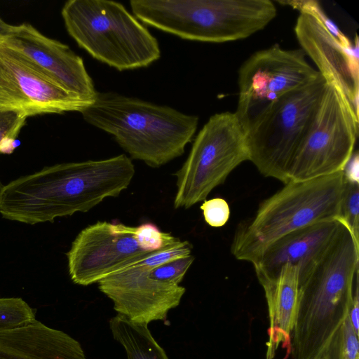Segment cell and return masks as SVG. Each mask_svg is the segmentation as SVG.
Masks as SVG:
<instances>
[{
    "label": "cell",
    "mask_w": 359,
    "mask_h": 359,
    "mask_svg": "<svg viewBox=\"0 0 359 359\" xmlns=\"http://www.w3.org/2000/svg\"><path fill=\"white\" fill-rule=\"evenodd\" d=\"M81 114L111 135L130 158L152 168L182 155L198 123L197 116L114 92H97Z\"/></svg>",
    "instance_id": "3957f363"
},
{
    "label": "cell",
    "mask_w": 359,
    "mask_h": 359,
    "mask_svg": "<svg viewBox=\"0 0 359 359\" xmlns=\"http://www.w3.org/2000/svg\"><path fill=\"white\" fill-rule=\"evenodd\" d=\"M34 320V309L22 298H0V327L25 324Z\"/></svg>",
    "instance_id": "7402d4cb"
},
{
    "label": "cell",
    "mask_w": 359,
    "mask_h": 359,
    "mask_svg": "<svg viewBox=\"0 0 359 359\" xmlns=\"http://www.w3.org/2000/svg\"><path fill=\"white\" fill-rule=\"evenodd\" d=\"M341 221H323L293 231L274 241L252 263L259 281L275 276L286 264L299 268V277L310 270L337 232Z\"/></svg>",
    "instance_id": "2e32d148"
},
{
    "label": "cell",
    "mask_w": 359,
    "mask_h": 359,
    "mask_svg": "<svg viewBox=\"0 0 359 359\" xmlns=\"http://www.w3.org/2000/svg\"><path fill=\"white\" fill-rule=\"evenodd\" d=\"M16 25H12L5 22L0 16V39L11 36L16 29Z\"/></svg>",
    "instance_id": "f546056e"
},
{
    "label": "cell",
    "mask_w": 359,
    "mask_h": 359,
    "mask_svg": "<svg viewBox=\"0 0 359 359\" xmlns=\"http://www.w3.org/2000/svg\"><path fill=\"white\" fill-rule=\"evenodd\" d=\"M344 178L348 181L359 182L358 180V155L353 154L344 170Z\"/></svg>",
    "instance_id": "f1b7e54d"
},
{
    "label": "cell",
    "mask_w": 359,
    "mask_h": 359,
    "mask_svg": "<svg viewBox=\"0 0 359 359\" xmlns=\"http://www.w3.org/2000/svg\"><path fill=\"white\" fill-rule=\"evenodd\" d=\"M302 50L315 62L327 81L340 90L359 118L358 39L355 47L343 46L314 17L301 13L294 27Z\"/></svg>",
    "instance_id": "9a60e30c"
},
{
    "label": "cell",
    "mask_w": 359,
    "mask_h": 359,
    "mask_svg": "<svg viewBox=\"0 0 359 359\" xmlns=\"http://www.w3.org/2000/svg\"><path fill=\"white\" fill-rule=\"evenodd\" d=\"M27 117L12 109L0 107V153L13 151L16 138Z\"/></svg>",
    "instance_id": "cb8c5ba5"
},
{
    "label": "cell",
    "mask_w": 359,
    "mask_h": 359,
    "mask_svg": "<svg viewBox=\"0 0 359 359\" xmlns=\"http://www.w3.org/2000/svg\"><path fill=\"white\" fill-rule=\"evenodd\" d=\"M327 85L320 73L277 100L247 127L249 161L264 177L288 182L289 169Z\"/></svg>",
    "instance_id": "52a82bcc"
},
{
    "label": "cell",
    "mask_w": 359,
    "mask_h": 359,
    "mask_svg": "<svg viewBox=\"0 0 359 359\" xmlns=\"http://www.w3.org/2000/svg\"><path fill=\"white\" fill-rule=\"evenodd\" d=\"M194 261L191 255L179 258L151 269V276L159 280L180 285Z\"/></svg>",
    "instance_id": "484cf974"
},
{
    "label": "cell",
    "mask_w": 359,
    "mask_h": 359,
    "mask_svg": "<svg viewBox=\"0 0 359 359\" xmlns=\"http://www.w3.org/2000/svg\"><path fill=\"white\" fill-rule=\"evenodd\" d=\"M302 50H285L275 44L257 51L241 66L239 97L234 112L245 129L271 104L286 93L316 79L320 72L311 66Z\"/></svg>",
    "instance_id": "30bf717a"
},
{
    "label": "cell",
    "mask_w": 359,
    "mask_h": 359,
    "mask_svg": "<svg viewBox=\"0 0 359 359\" xmlns=\"http://www.w3.org/2000/svg\"><path fill=\"white\" fill-rule=\"evenodd\" d=\"M279 4H287L295 9L300 11L301 13L309 14L314 17L327 29L343 46L351 47L353 45L339 29L326 16L318 3L316 1H278Z\"/></svg>",
    "instance_id": "d4e9b609"
},
{
    "label": "cell",
    "mask_w": 359,
    "mask_h": 359,
    "mask_svg": "<svg viewBox=\"0 0 359 359\" xmlns=\"http://www.w3.org/2000/svg\"><path fill=\"white\" fill-rule=\"evenodd\" d=\"M344 184L343 171L286 183L237 228L231 246L232 255L252 264L280 237L313 224L338 219Z\"/></svg>",
    "instance_id": "277c9868"
},
{
    "label": "cell",
    "mask_w": 359,
    "mask_h": 359,
    "mask_svg": "<svg viewBox=\"0 0 359 359\" xmlns=\"http://www.w3.org/2000/svg\"><path fill=\"white\" fill-rule=\"evenodd\" d=\"M320 359H359L358 335L348 316L333 334Z\"/></svg>",
    "instance_id": "ffe728a7"
},
{
    "label": "cell",
    "mask_w": 359,
    "mask_h": 359,
    "mask_svg": "<svg viewBox=\"0 0 359 359\" xmlns=\"http://www.w3.org/2000/svg\"><path fill=\"white\" fill-rule=\"evenodd\" d=\"M249 161L245 129L235 113L212 116L200 130L176 176L173 205L187 209L204 201L238 165Z\"/></svg>",
    "instance_id": "ba28073f"
},
{
    "label": "cell",
    "mask_w": 359,
    "mask_h": 359,
    "mask_svg": "<svg viewBox=\"0 0 359 359\" xmlns=\"http://www.w3.org/2000/svg\"><path fill=\"white\" fill-rule=\"evenodd\" d=\"M134 237L140 247L147 252L162 250L180 241V238L170 233L161 231L150 222L135 226Z\"/></svg>",
    "instance_id": "603a6c76"
},
{
    "label": "cell",
    "mask_w": 359,
    "mask_h": 359,
    "mask_svg": "<svg viewBox=\"0 0 359 359\" xmlns=\"http://www.w3.org/2000/svg\"><path fill=\"white\" fill-rule=\"evenodd\" d=\"M109 328L114 339L123 346L128 359H168L147 325L133 323L117 314L110 319Z\"/></svg>",
    "instance_id": "d6986e66"
},
{
    "label": "cell",
    "mask_w": 359,
    "mask_h": 359,
    "mask_svg": "<svg viewBox=\"0 0 359 359\" xmlns=\"http://www.w3.org/2000/svg\"><path fill=\"white\" fill-rule=\"evenodd\" d=\"M1 39L67 91L93 101L97 93L93 81L83 59L68 46L47 37L28 23L17 25L13 34Z\"/></svg>",
    "instance_id": "5bb4252c"
},
{
    "label": "cell",
    "mask_w": 359,
    "mask_h": 359,
    "mask_svg": "<svg viewBox=\"0 0 359 359\" xmlns=\"http://www.w3.org/2000/svg\"><path fill=\"white\" fill-rule=\"evenodd\" d=\"M61 14L79 47L118 71L146 67L161 57L157 39L118 2L69 0Z\"/></svg>",
    "instance_id": "8992f818"
},
{
    "label": "cell",
    "mask_w": 359,
    "mask_h": 359,
    "mask_svg": "<svg viewBox=\"0 0 359 359\" xmlns=\"http://www.w3.org/2000/svg\"><path fill=\"white\" fill-rule=\"evenodd\" d=\"M358 266L359 243L341 221L329 245L299 278L298 304L290 341L293 359H320L333 334L348 316L358 285Z\"/></svg>",
    "instance_id": "7a4b0ae2"
},
{
    "label": "cell",
    "mask_w": 359,
    "mask_h": 359,
    "mask_svg": "<svg viewBox=\"0 0 359 359\" xmlns=\"http://www.w3.org/2000/svg\"><path fill=\"white\" fill-rule=\"evenodd\" d=\"M0 359H87L78 341L38 320L0 327Z\"/></svg>",
    "instance_id": "e0dca14e"
},
{
    "label": "cell",
    "mask_w": 359,
    "mask_h": 359,
    "mask_svg": "<svg viewBox=\"0 0 359 359\" xmlns=\"http://www.w3.org/2000/svg\"><path fill=\"white\" fill-rule=\"evenodd\" d=\"M141 260L118 269L97 283L100 290L112 301L118 314L133 323L148 325L154 320H165L168 311L180 304L186 290L180 285L153 278L150 274L153 268Z\"/></svg>",
    "instance_id": "4fadbf2b"
},
{
    "label": "cell",
    "mask_w": 359,
    "mask_h": 359,
    "mask_svg": "<svg viewBox=\"0 0 359 359\" xmlns=\"http://www.w3.org/2000/svg\"><path fill=\"white\" fill-rule=\"evenodd\" d=\"M299 266L285 264L273 277L259 281L266 300L269 327L266 359H273L281 344L290 346L299 295Z\"/></svg>",
    "instance_id": "ac0fdd59"
},
{
    "label": "cell",
    "mask_w": 359,
    "mask_h": 359,
    "mask_svg": "<svg viewBox=\"0 0 359 359\" xmlns=\"http://www.w3.org/2000/svg\"><path fill=\"white\" fill-rule=\"evenodd\" d=\"M358 213L359 182L348 181L344 178L338 219L346 224L358 243H359Z\"/></svg>",
    "instance_id": "44dd1931"
},
{
    "label": "cell",
    "mask_w": 359,
    "mask_h": 359,
    "mask_svg": "<svg viewBox=\"0 0 359 359\" xmlns=\"http://www.w3.org/2000/svg\"><path fill=\"white\" fill-rule=\"evenodd\" d=\"M134 175L132 160L125 154L45 167L4 186L0 213L27 224L53 222L88 212L107 197H117Z\"/></svg>",
    "instance_id": "6da1fadb"
},
{
    "label": "cell",
    "mask_w": 359,
    "mask_h": 359,
    "mask_svg": "<svg viewBox=\"0 0 359 359\" xmlns=\"http://www.w3.org/2000/svg\"><path fill=\"white\" fill-rule=\"evenodd\" d=\"M348 317L352 324V326L357 335L359 336V294H358V285H357L350 308Z\"/></svg>",
    "instance_id": "83f0119b"
},
{
    "label": "cell",
    "mask_w": 359,
    "mask_h": 359,
    "mask_svg": "<svg viewBox=\"0 0 359 359\" xmlns=\"http://www.w3.org/2000/svg\"><path fill=\"white\" fill-rule=\"evenodd\" d=\"M293 158L288 182L305 181L343 171L353 154L359 118L331 81Z\"/></svg>",
    "instance_id": "9c48e42d"
},
{
    "label": "cell",
    "mask_w": 359,
    "mask_h": 359,
    "mask_svg": "<svg viewBox=\"0 0 359 359\" xmlns=\"http://www.w3.org/2000/svg\"><path fill=\"white\" fill-rule=\"evenodd\" d=\"M200 208L205 222L212 227H222L228 222L230 208L226 201L222 198L205 200Z\"/></svg>",
    "instance_id": "4316f807"
},
{
    "label": "cell",
    "mask_w": 359,
    "mask_h": 359,
    "mask_svg": "<svg viewBox=\"0 0 359 359\" xmlns=\"http://www.w3.org/2000/svg\"><path fill=\"white\" fill-rule=\"evenodd\" d=\"M140 22L182 39L222 43L264 29L276 15L270 0H131Z\"/></svg>",
    "instance_id": "5b68a950"
},
{
    "label": "cell",
    "mask_w": 359,
    "mask_h": 359,
    "mask_svg": "<svg viewBox=\"0 0 359 359\" xmlns=\"http://www.w3.org/2000/svg\"><path fill=\"white\" fill-rule=\"evenodd\" d=\"M93 102L67 91L0 39V107L27 118L81 112Z\"/></svg>",
    "instance_id": "8fae6325"
},
{
    "label": "cell",
    "mask_w": 359,
    "mask_h": 359,
    "mask_svg": "<svg viewBox=\"0 0 359 359\" xmlns=\"http://www.w3.org/2000/svg\"><path fill=\"white\" fill-rule=\"evenodd\" d=\"M135 226L97 222L82 229L67 253L69 274L77 285L87 286L149 254L134 237Z\"/></svg>",
    "instance_id": "7c38bea8"
}]
</instances>
